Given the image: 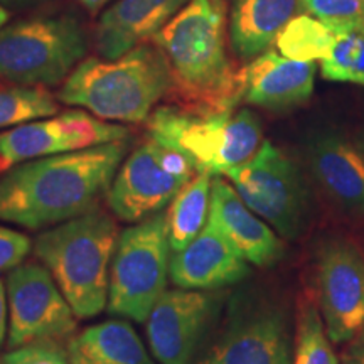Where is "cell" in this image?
I'll return each mask as SVG.
<instances>
[{"label":"cell","mask_w":364,"mask_h":364,"mask_svg":"<svg viewBox=\"0 0 364 364\" xmlns=\"http://www.w3.org/2000/svg\"><path fill=\"white\" fill-rule=\"evenodd\" d=\"M129 149L124 139L14 166L0 174V221L38 231L91 211Z\"/></svg>","instance_id":"6da1fadb"},{"label":"cell","mask_w":364,"mask_h":364,"mask_svg":"<svg viewBox=\"0 0 364 364\" xmlns=\"http://www.w3.org/2000/svg\"><path fill=\"white\" fill-rule=\"evenodd\" d=\"M171 66V93L182 107H238V73L225 48V21L213 0H189L152 39Z\"/></svg>","instance_id":"7a4b0ae2"},{"label":"cell","mask_w":364,"mask_h":364,"mask_svg":"<svg viewBox=\"0 0 364 364\" xmlns=\"http://www.w3.org/2000/svg\"><path fill=\"white\" fill-rule=\"evenodd\" d=\"M171 88L166 54L156 43H144L117 59H83L66 78L58 98L102 120L142 124Z\"/></svg>","instance_id":"3957f363"},{"label":"cell","mask_w":364,"mask_h":364,"mask_svg":"<svg viewBox=\"0 0 364 364\" xmlns=\"http://www.w3.org/2000/svg\"><path fill=\"white\" fill-rule=\"evenodd\" d=\"M118 236L115 221L95 208L34 240V255L51 272L78 318H91L107 307Z\"/></svg>","instance_id":"277c9868"},{"label":"cell","mask_w":364,"mask_h":364,"mask_svg":"<svg viewBox=\"0 0 364 364\" xmlns=\"http://www.w3.org/2000/svg\"><path fill=\"white\" fill-rule=\"evenodd\" d=\"M150 139L186 156L198 172L225 176L258 152L260 118L247 108L203 110L193 107H159L147 118Z\"/></svg>","instance_id":"5b68a950"},{"label":"cell","mask_w":364,"mask_h":364,"mask_svg":"<svg viewBox=\"0 0 364 364\" xmlns=\"http://www.w3.org/2000/svg\"><path fill=\"white\" fill-rule=\"evenodd\" d=\"M88 49L83 26L70 14L36 16L0 29V81L56 86Z\"/></svg>","instance_id":"8992f818"},{"label":"cell","mask_w":364,"mask_h":364,"mask_svg":"<svg viewBox=\"0 0 364 364\" xmlns=\"http://www.w3.org/2000/svg\"><path fill=\"white\" fill-rule=\"evenodd\" d=\"M171 250L167 211L122 231L110 268L108 312L144 324L167 290Z\"/></svg>","instance_id":"52a82bcc"},{"label":"cell","mask_w":364,"mask_h":364,"mask_svg":"<svg viewBox=\"0 0 364 364\" xmlns=\"http://www.w3.org/2000/svg\"><path fill=\"white\" fill-rule=\"evenodd\" d=\"M245 204L287 240L297 238L307 215V191L295 164L270 140L243 166L225 174Z\"/></svg>","instance_id":"ba28073f"},{"label":"cell","mask_w":364,"mask_h":364,"mask_svg":"<svg viewBox=\"0 0 364 364\" xmlns=\"http://www.w3.org/2000/svg\"><path fill=\"white\" fill-rule=\"evenodd\" d=\"M196 174L188 157L150 139L122 162L107 193L108 208L120 220L139 223L162 211Z\"/></svg>","instance_id":"9c48e42d"},{"label":"cell","mask_w":364,"mask_h":364,"mask_svg":"<svg viewBox=\"0 0 364 364\" xmlns=\"http://www.w3.org/2000/svg\"><path fill=\"white\" fill-rule=\"evenodd\" d=\"M11 349L41 339H65L76 331L75 312L56 280L41 263H21L7 277Z\"/></svg>","instance_id":"30bf717a"},{"label":"cell","mask_w":364,"mask_h":364,"mask_svg":"<svg viewBox=\"0 0 364 364\" xmlns=\"http://www.w3.org/2000/svg\"><path fill=\"white\" fill-rule=\"evenodd\" d=\"M130 139L124 125L107 124L81 110L65 112L0 132V174L34 159Z\"/></svg>","instance_id":"8fae6325"},{"label":"cell","mask_w":364,"mask_h":364,"mask_svg":"<svg viewBox=\"0 0 364 364\" xmlns=\"http://www.w3.org/2000/svg\"><path fill=\"white\" fill-rule=\"evenodd\" d=\"M317 289L331 343L353 341L364 329V257L353 243L336 240L322 248Z\"/></svg>","instance_id":"7c38bea8"},{"label":"cell","mask_w":364,"mask_h":364,"mask_svg":"<svg viewBox=\"0 0 364 364\" xmlns=\"http://www.w3.org/2000/svg\"><path fill=\"white\" fill-rule=\"evenodd\" d=\"M216 307L204 290H166L150 311L147 339L161 364H191Z\"/></svg>","instance_id":"4fadbf2b"},{"label":"cell","mask_w":364,"mask_h":364,"mask_svg":"<svg viewBox=\"0 0 364 364\" xmlns=\"http://www.w3.org/2000/svg\"><path fill=\"white\" fill-rule=\"evenodd\" d=\"M316 71L314 61H295L268 49L238 73V105L275 112L299 107L312 97Z\"/></svg>","instance_id":"5bb4252c"},{"label":"cell","mask_w":364,"mask_h":364,"mask_svg":"<svg viewBox=\"0 0 364 364\" xmlns=\"http://www.w3.org/2000/svg\"><path fill=\"white\" fill-rule=\"evenodd\" d=\"M208 221L216 226L248 263L270 267L284 255V243L277 231L255 215L233 186L221 176H213Z\"/></svg>","instance_id":"9a60e30c"},{"label":"cell","mask_w":364,"mask_h":364,"mask_svg":"<svg viewBox=\"0 0 364 364\" xmlns=\"http://www.w3.org/2000/svg\"><path fill=\"white\" fill-rule=\"evenodd\" d=\"M248 273V262L209 221L188 247L171 257L169 275L179 289H221L243 280Z\"/></svg>","instance_id":"2e32d148"},{"label":"cell","mask_w":364,"mask_h":364,"mask_svg":"<svg viewBox=\"0 0 364 364\" xmlns=\"http://www.w3.org/2000/svg\"><path fill=\"white\" fill-rule=\"evenodd\" d=\"M189 0H118L100 17L97 51L117 59L145 41L154 39Z\"/></svg>","instance_id":"e0dca14e"},{"label":"cell","mask_w":364,"mask_h":364,"mask_svg":"<svg viewBox=\"0 0 364 364\" xmlns=\"http://www.w3.org/2000/svg\"><path fill=\"white\" fill-rule=\"evenodd\" d=\"M211 356L221 364H292L284 318L268 309L235 317Z\"/></svg>","instance_id":"ac0fdd59"},{"label":"cell","mask_w":364,"mask_h":364,"mask_svg":"<svg viewBox=\"0 0 364 364\" xmlns=\"http://www.w3.org/2000/svg\"><path fill=\"white\" fill-rule=\"evenodd\" d=\"M312 174L349 213L364 215V150L338 135H322L309 150Z\"/></svg>","instance_id":"d6986e66"},{"label":"cell","mask_w":364,"mask_h":364,"mask_svg":"<svg viewBox=\"0 0 364 364\" xmlns=\"http://www.w3.org/2000/svg\"><path fill=\"white\" fill-rule=\"evenodd\" d=\"M302 9L300 0H231L230 41L236 56L252 61L267 53Z\"/></svg>","instance_id":"ffe728a7"},{"label":"cell","mask_w":364,"mask_h":364,"mask_svg":"<svg viewBox=\"0 0 364 364\" xmlns=\"http://www.w3.org/2000/svg\"><path fill=\"white\" fill-rule=\"evenodd\" d=\"M68 351L88 364H157L136 331L125 321L86 327L70 341Z\"/></svg>","instance_id":"44dd1931"},{"label":"cell","mask_w":364,"mask_h":364,"mask_svg":"<svg viewBox=\"0 0 364 364\" xmlns=\"http://www.w3.org/2000/svg\"><path fill=\"white\" fill-rule=\"evenodd\" d=\"M213 176L198 172L172 199L167 211L172 252H181L203 231L209 218Z\"/></svg>","instance_id":"7402d4cb"},{"label":"cell","mask_w":364,"mask_h":364,"mask_svg":"<svg viewBox=\"0 0 364 364\" xmlns=\"http://www.w3.org/2000/svg\"><path fill=\"white\" fill-rule=\"evenodd\" d=\"M334 31L329 53L321 59L326 80L364 86V17L329 24Z\"/></svg>","instance_id":"603a6c76"},{"label":"cell","mask_w":364,"mask_h":364,"mask_svg":"<svg viewBox=\"0 0 364 364\" xmlns=\"http://www.w3.org/2000/svg\"><path fill=\"white\" fill-rule=\"evenodd\" d=\"M334 31L329 24L309 16L294 17L277 38V49L295 61H321L329 53Z\"/></svg>","instance_id":"cb8c5ba5"},{"label":"cell","mask_w":364,"mask_h":364,"mask_svg":"<svg viewBox=\"0 0 364 364\" xmlns=\"http://www.w3.org/2000/svg\"><path fill=\"white\" fill-rule=\"evenodd\" d=\"M59 105L46 86L12 85L0 88V130L58 115Z\"/></svg>","instance_id":"d4e9b609"},{"label":"cell","mask_w":364,"mask_h":364,"mask_svg":"<svg viewBox=\"0 0 364 364\" xmlns=\"http://www.w3.org/2000/svg\"><path fill=\"white\" fill-rule=\"evenodd\" d=\"M292 364H339L322 317L312 304L300 309Z\"/></svg>","instance_id":"484cf974"},{"label":"cell","mask_w":364,"mask_h":364,"mask_svg":"<svg viewBox=\"0 0 364 364\" xmlns=\"http://www.w3.org/2000/svg\"><path fill=\"white\" fill-rule=\"evenodd\" d=\"M4 364H71V359L56 339H41L12 349Z\"/></svg>","instance_id":"4316f807"},{"label":"cell","mask_w":364,"mask_h":364,"mask_svg":"<svg viewBox=\"0 0 364 364\" xmlns=\"http://www.w3.org/2000/svg\"><path fill=\"white\" fill-rule=\"evenodd\" d=\"M304 11L326 24L358 21L364 17V0H300Z\"/></svg>","instance_id":"83f0119b"},{"label":"cell","mask_w":364,"mask_h":364,"mask_svg":"<svg viewBox=\"0 0 364 364\" xmlns=\"http://www.w3.org/2000/svg\"><path fill=\"white\" fill-rule=\"evenodd\" d=\"M33 250V241L21 231L0 225V272H7L24 263Z\"/></svg>","instance_id":"f1b7e54d"},{"label":"cell","mask_w":364,"mask_h":364,"mask_svg":"<svg viewBox=\"0 0 364 364\" xmlns=\"http://www.w3.org/2000/svg\"><path fill=\"white\" fill-rule=\"evenodd\" d=\"M343 364H364V329L354 338L353 344L346 351Z\"/></svg>","instance_id":"f546056e"},{"label":"cell","mask_w":364,"mask_h":364,"mask_svg":"<svg viewBox=\"0 0 364 364\" xmlns=\"http://www.w3.org/2000/svg\"><path fill=\"white\" fill-rule=\"evenodd\" d=\"M7 318H9V304H7V289L0 280V346L4 344L7 336Z\"/></svg>","instance_id":"4dcf8cb0"},{"label":"cell","mask_w":364,"mask_h":364,"mask_svg":"<svg viewBox=\"0 0 364 364\" xmlns=\"http://www.w3.org/2000/svg\"><path fill=\"white\" fill-rule=\"evenodd\" d=\"M48 2V0H0L4 7L16 9V11H22V9H31L39 6V4Z\"/></svg>","instance_id":"1f68e13d"},{"label":"cell","mask_w":364,"mask_h":364,"mask_svg":"<svg viewBox=\"0 0 364 364\" xmlns=\"http://www.w3.org/2000/svg\"><path fill=\"white\" fill-rule=\"evenodd\" d=\"M90 14H98L103 7H107L112 0H78Z\"/></svg>","instance_id":"d6a6232c"},{"label":"cell","mask_w":364,"mask_h":364,"mask_svg":"<svg viewBox=\"0 0 364 364\" xmlns=\"http://www.w3.org/2000/svg\"><path fill=\"white\" fill-rule=\"evenodd\" d=\"M7 21H9V11L2 6V4H0V29H2V26L6 24Z\"/></svg>","instance_id":"836d02e7"},{"label":"cell","mask_w":364,"mask_h":364,"mask_svg":"<svg viewBox=\"0 0 364 364\" xmlns=\"http://www.w3.org/2000/svg\"><path fill=\"white\" fill-rule=\"evenodd\" d=\"M196 364H221L220 361H218V359H215L211 356V354H209L208 358H204V359H201V361L199 363H196Z\"/></svg>","instance_id":"e575fe53"},{"label":"cell","mask_w":364,"mask_h":364,"mask_svg":"<svg viewBox=\"0 0 364 364\" xmlns=\"http://www.w3.org/2000/svg\"><path fill=\"white\" fill-rule=\"evenodd\" d=\"M68 353H70V351H68ZM70 359H71V364H88V363H85L81 358L76 356V354H71V353H70Z\"/></svg>","instance_id":"d590c367"},{"label":"cell","mask_w":364,"mask_h":364,"mask_svg":"<svg viewBox=\"0 0 364 364\" xmlns=\"http://www.w3.org/2000/svg\"><path fill=\"white\" fill-rule=\"evenodd\" d=\"M0 364H4V363H0Z\"/></svg>","instance_id":"8d00e7d4"}]
</instances>
